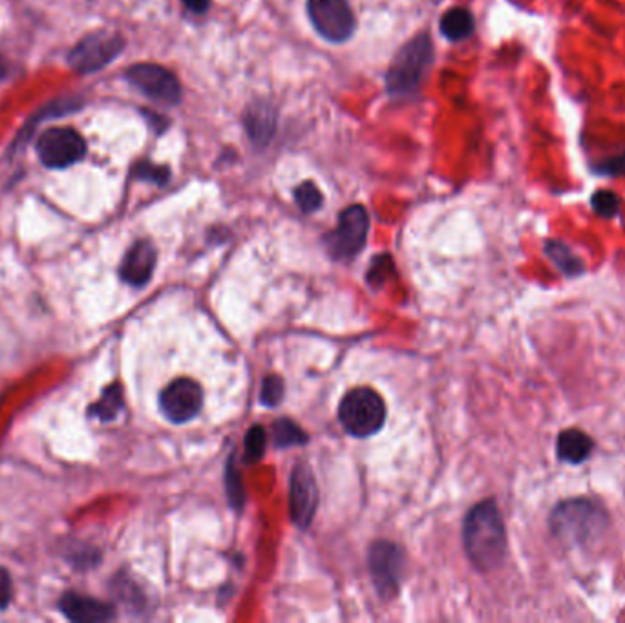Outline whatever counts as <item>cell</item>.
I'll return each instance as SVG.
<instances>
[{"label":"cell","instance_id":"1","mask_svg":"<svg viewBox=\"0 0 625 623\" xmlns=\"http://www.w3.org/2000/svg\"><path fill=\"white\" fill-rule=\"evenodd\" d=\"M463 543L477 571H496L507 558V528L494 499L477 503L463 523Z\"/></svg>","mask_w":625,"mask_h":623},{"label":"cell","instance_id":"2","mask_svg":"<svg viewBox=\"0 0 625 623\" xmlns=\"http://www.w3.org/2000/svg\"><path fill=\"white\" fill-rule=\"evenodd\" d=\"M609 527V516L604 508L587 497L565 499L552 508L549 528L552 536L565 547H587L604 534Z\"/></svg>","mask_w":625,"mask_h":623},{"label":"cell","instance_id":"3","mask_svg":"<svg viewBox=\"0 0 625 623\" xmlns=\"http://www.w3.org/2000/svg\"><path fill=\"white\" fill-rule=\"evenodd\" d=\"M434 61V44L428 33H421L393 57L386 72V90L393 97L408 96L415 92L423 81L426 70Z\"/></svg>","mask_w":625,"mask_h":623},{"label":"cell","instance_id":"4","mask_svg":"<svg viewBox=\"0 0 625 623\" xmlns=\"http://www.w3.org/2000/svg\"><path fill=\"white\" fill-rule=\"evenodd\" d=\"M340 424L353 437H371L386 421V404L371 388H355L344 395L339 406Z\"/></svg>","mask_w":625,"mask_h":623},{"label":"cell","instance_id":"5","mask_svg":"<svg viewBox=\"0 0 625 623\" xmlns=\"http://www.w3.org/2000/svg\"><path fill=\"white\" fill-rule=\"evenodd\" d=\"M370 216L362 205H350L340 212L335 231L326 234L324 242L335 260H350L361 253L368 240Z\"/></svg>","mask_w":625,"mask_h":623},{"label":"cell","instance_id":"6","mask_svg":"<svg viewBox=\"0 0 625 623\" xmlns=\"http://www.w3.org/2000/svg\"><path fill=\"white\" fill-rule=\"evenodd\" d=\"M123 35L96 32L85 37L68 55V63L79 74H94L112 63L125 50Z\"/></svg>","mask_w":625,"mask_h":623},{"label":"cell","instance_id":"7","mask_svg":"<svg viewBox=\"0 0 625 623\" xmlns=\"http://www.w3.org/2000/svg\"><path fill=\"white\" fill-rule=\"evenodd\" d=\"M309 21L329 43H346L355 32V15L346 0H308Z\"/></svg>","mask_w":625,"mask_h":623},{"label":"cell","instance_id":"8","mask_svg":"<svg viewBox=\"0 0 625 623\" xmlns=\"http://www.w3.org/2000/svg\"><path fill=\"white\" fill-rule=\"evenodd\" d=\"M127 81L143 96L161 105L176 106L181 101L178 77L159 64H134L127 70Z\"/></svg>","mask_w":625,"mask_h":623},{"label":"cell","instance_id":"9","mask_svg":"<svg viewBox=\"0 0 625 623\" xmlns=\"http://www.w3.org/2000/svg\"><path fill=\"white\" fill-rule=\"evenodd\" d=\"M85 154V139L74 128H50L37 139V156L50 169L72 167Z\"/></svg>","mask_w":625,"mask_h":623},{"label":"cell","instance_id":"10","mask_svg":"<svg viewBox=\"0 0 625 623\" xmlns=\"http://www.w3.org/2000/svg\"><path fill=\"white\" fill-rule=\"evenodd\" d=\"M202 406V386L192 379H176L159 395V408L170 423H189L200 413Z\"/></svg>","mask_w":625,"mask_h":623},{"label":"cell","instance_id":"11","mask_svg":"<svg viewBox=\"0 0 625 623\" xmlns=\"http://www.w3.org/2000/svg\"><path fill=\"white\" fill-rule=\"evenodd\" d=\"M403 550L390 541H375L370 547V572L377 591L392 598L399 591L403 574Z\"/></svg>","mask_w":625,"mask_h":623},{"label":"cell","instance_id":"12","mask_svg":"<svg viewBox=\"0 0 625 623\" xmlns=\"http://www.w3.org/2000/svg\"><path fill=\"white\" fill-rule=\"evenodd\" d=\"M289 490L291 518L298 528H308L317 514L318 486L317 479L306 463L295 466Z\"/></svg>","mask_w":625,"mask_h":623},{"label":"cell","instance_id":"13","mask_svg":"<svg viewBox=\"0 0 625 623\" xmlns=\"http://www.w3.org/2000/svg\"><path fill=\"white\" fill-rule=\"evenodd\" d=\"M158 262V251L149 240H138L128 249L119 265V276L128 286H147L154 275Z\"/></svg>","mask_w":625,"mask_h":623},{"label":"cell","instance_id":"14","mask_svg":"<svg viewBox=\"0 0 625 623\" xmlns=\"http://www.w3.org/2000/svg\"><path fill=\"white\" fill-rule=\"evenodd\" d=\"M59 611L74 623L110 622L116 618V609L110 603L81 596L77 592L64 594L59 600Z\"/></svg>","mask_w":625,"mask_h":623},{"label":"cell","instance_id":"15","mask_svg":"<svg viewBox=\"0 0 625 623\" xmlns=\"http://www.w3.org/2000/svg\"><path fill=\"white\" fill-rule=\"evenodd\" d=\"M244 125L256 147H267L276 132L275 106L267 101H255L245 110Z\"/></svg>","mask_w":625,"mask_h":623},{"label":"cell","instance_id":"16","mask_svg":"<svg viewBox=\"0 0 625 623\" xmlns=\"http://www.w3.org/2000/svg\"><path fill=\"white\" fill-rule=\"evenodd\" d=\"M594 452V441L591 435L578 430L567 428L558 433L556 439V455L562 463L567 465H583Z\"/></svg>","mask_w":625,"mask_h":623},{"label":"cell","instance_id":"17","mask_svg":"<svg viewBox=\"0 0 625 623\" xmlns=\"http://www.w3.org/2000/svg\"><path fill=\"white\" fill-rule=\"evenodd\" d=\"M545 254L554 267L567 278H578L585 273L582 258L562 240H549L545 243Z\"/></svg>","mask_w":625,"mask_h":623},{"label":"cell","instance_id":"18","mask_svg":"<svg viewBox=\"0 0 625 623\" xmlns=\"http://www.w3.org/2000/svg\"><path fill=\"white\" fill-rule=\"evenodd\" d=\"M439 28L443 37H446L450 43H459L474 33L476 22L467 8H452L441 17Z\"/></svg>","mask_w":625,"mask_h":623},{"label":"cell","instance_id":"19","mask_svg":"<svg viewBox=\"0 0 625 623\" xmlns=\"http://www.w3.org/2000/svg\"><path fill=\"white\" fill-rule=\"evenodd\" d=\"M123 408H125L123 388L121 384L114 382L106 386L101 399L88 408V417H96L103 423H110V421H116L117 415L123 412Z\"/></svg>","mask_w":625,"mask_h":623},{"label":"cell","instance_id":"20","mask_svg":"<svg viewBox=\"0 0 625 623\" xmlns=\"http://www.w3.org/2000/svg\"><path fill=\"white\" fill-rule=\"evenodd\" d=\"M273 437H275L278 448L308 443V433L304 432L297 423H293L291 419H278L273 424Z\"/></svg>","mask_w":625,"mask_h":623},{"label":"cell","instance_id":"21","mask_svg":"<svg viewBox=\"0 0 625 623\" xmlns=\"http://www.w3.org/2000/svg\"><path fill=\"white\" fill-rule=\"evenodd\" d=\"M265 446H267V433L262 426H253L249 428V432L245 435V463H258L265 454Z\"/></svg>","mask_w":625,"mask_h":623},{"label":"cell","instance_id":"22","mask_svg":"<svg viewBox=\"0 0 625 623\" xmlns=\"http://www.w3.org/2000/svg\"><path fill=\"white\" fill-rule=\"evenodd\" d=\"M620 205H622V201H620V196L615 194V192L596 191L593 196H591V207H593V211L596 212L600 218H604V220L615 218L616 214L620 212Z\"/></svg>","mask_w":625,"mask_h":623},{"label":"cell","instance_id":"23","mask_svg":"<svg viewBox=\"0 0 625 623\" xmlns=\"http://www.w3.org/2000/svg\"><path fill=\"white\" fill-rule=\"evenodd\" d=\"M295 201H297L300 211L309 214V212L318 211L322 207L324 198H322V192L313 181H304L295 189Z\"/></svg>","mask_w":625,"mask_h":623},{"label":"cell","instance_id":"24","mask_svg":"<svg viewBox=\"0 0 625 623\" xmlns=\"http://www.w3.org/2000/svg\"><path fill=\"white\" fill-rule=\"evenodd\" d=\"M225 486H227V496L231 505L236 508H242L244 505V486H242V476L240 472L234 468L233 459L227 465L225 472Z\"/></svg>","mask_w":625,"mask_h":623},{"label":"cell","instance_id":"25","mask_svg":"<svg viewBox=\"0 0 625 623\" xmlns=\"http://www.w3.org/2000/svg\"><path fill=\"white\" fill-rule=\"evenodd\" d=\"M134 176L138 180L152 181L159 187H163V185L169 183L170 170L169 167H161V165H154V163H149V161H141L138 167L134 169Z\"/></svg>","mask_w":625,"mask_h":623},{"label":"cell","instance_id":"26","mask_svg":"<svg viewBox=\"0 0 625 623\" xmlns=\"http://www.w3.org/2000/svg\"><path fill=\"white\" fill-rule=\"evenodd\" d=\"M284 399V381L278 375L265 377L260 391V401L264 406H278V402Z\"/></svg>","mask_w":625,"mask_h":623},{"label":"cell","instance_id":"27","mask_svg":"<svg viewBox=\"0 0 625 623\" xmlns=\"http://www.w3.org/2000/svg\"><path fill=\"white\" fill-rule=\"evenodd\" d=\"M393 273L392 258L388 254H381L375 258V262L370 265V271H368V282L371 286H382L384 280L388 278V275Z\"/></svg>","mask_w":625,"mask_h":623},{"label":"cell","instance_id":"28","mask_svg":"<svg viewBox=\"0 0 625 623\" xmlns=\"http://www.w3.org/2000/svg\"><path fill=\"white\" fill-rule=\"evenodd\" d=\"M596 174L600 176H607V178H618V176H624L625 174V152L615 158L604 159L602 163L596 165L594 169Z\"/></svg>","mask_w":625,"mask_h":623},{"label":"cell","instance_id":"29","mask_svg":"<svg viewBox=\"0 0 625 623\" xmlns=\"http://www.w3.org/2000/svg\"><path fill=\"white\" fill-rule=\"evenodd\" d=\"M11 602V576L4 567H0V611Z\"/></svg>","mask_w":625,"mask_h":623},{"label":"cell","instance_id":"30","mask_svg":"<svg viewBox=\"0 0 625 623\" xmlns=\"http://www.w3.org/2000/svg\"><path fill=\"white\" fill-rule=\"evenodd\" d=\"M181 2H183V6L187 10H191L192 13H198V15L205 13L211 6V0H181Z\"/></svg>","mask_w":625,"mask_h":623}]
</instances>
